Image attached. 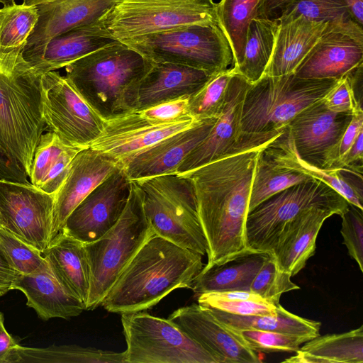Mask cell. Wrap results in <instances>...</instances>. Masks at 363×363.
<instances>
[{
    "label": "cell",
    "mask_w": 363,
    "mask_h": 363,
    "mask_svg": "<svg viewBox=\"0 0 363 363\" xmlns=\"http://www.w3.org/2000/svg\"><path fill=\"white\" fill-rule=\"evenodd\" d=\"M18 275L0 246V297L11 290V285Z\"/></svg>",
    "instance_id": "obj_51"
},
{
    "label": "cell",
    "mask_w": 363,
    "mask_h": 363,
    "mask_svg": "<svg viewBox=\"0 0 363 363\" xmlns=\"http://www.w3.org/2000/svg\"><path fill=\"white\" fill-rule=\"evenodd\" d=\"M119 166L111 157L90 147L76 154L65 182L55 194L51 241L62 231L77 205Z\"/></svg>",
    "instance_id": "obj_19"
},
{
    "label": "cell",
    "mask_w": 363,
    "mask_h": 363,
    "mask_svg": "<svg viewBox=\"0 0 363 363\" xmlns=\"http://www.w3.org/2000/svg\"><path fill=\"white\" fill-rule=\"evenodd\" d=\"M139 187L145 214L156 235L202 256L208 251L198 212L193 181L173 173L133 180Z\"/></svg>",
    "instance_id": "obj_6"
},
{
    "label": "cell",
    "mask_w": 363,
    "mask_h": 363,
    "mask_svg": "<svg viewBox=\"0 0 363 363\" xmlns=\"http://www.w3.org/2000/svg\"><path fill=\"white\" fill-rule=\"evenodd\" d=\"M340 233L343 243L350 256L356 261L363 272V210L349 203L347 209L340 216Z\"/></svg>",
    "instance_id": "obj_46"
},
{
    "label": "cell",
    "mask_w": 363,
    "mask_h": 363,
    "mask_svg": "<svg viewBox=\"0 0 363 363\" xmlns=\"http://www.w3.org/2000/svg\"><path fill=\"white\" fill-rule=\"evenodd\" d=\"M236 73L231 67L214 74L199 91L189 97V114L198 121L218 118L225 101L230 81Z\"/></svg>",
    "instance_id": "obj_40"
},
{
    "label": "cell",
    "mask_w": 363,
    "mask_h": 363,
    "mask_svg": "<svg viewBox=\"0 0 363 363\" xmlns=\"http://www.w3.org/2000/svg\"><path fill=\"white\" fill-rule=\"evenodd\" d=\"M43 119L65 145L84 149L102 133L105 121L58 72L41 75Z\"/></svg>",
    "instance_id": "obj_12"
},
{
    "label": "cell",
    "mask_w": 363,
    "mask_h": 363,
    "mask_svg": "<svg viewBox=\"0 0 363 363\" xmlns=\"http://www.w3.org/2000/svg\"><path fill=\"white\" fill-rule=\"evenodd\" d=\"M263 152L279 167L323 182L342 196L350 204L363 210L362 164L339 169H324L311 164L298 155L287 129L265 147Z\"/></svg>",
    "instance_id": "obj_23"
},
{
    "label": "cell",
    "mask_w": 363,
    "mask_h": 363,
    "mask_svg": "<svg viewBox=\"0 0 363 363\" xmlns=\"http://www.w3.org/2000/svg\"><path fill=\"white\" fill-rule=\"evenodd\" d=\"M54 200L30 183L0 179L3 228L42 252L51 242Z\"/></svg>",
    "instance_id": "obj_13"
},
{
    "label": "cell",
    "mask_w": 363,
    "mask_h": 363,
    "mask_svg": "<svg viewBox=\"0 0 363 363\" xmlns=\"http://www.w3.org/2000/svg\"><path fill=\"white\" fill-rule=\"evenodd\" d=\"M201 121L189 116L162 123L147 118L140 111H133L105 121L102 133L89 147L111 157L122 166L135 154Z\"/></svg>",
    "instance_id": "obj_16"
},
{
    "label": "cell",
    "mask_w": 363,
    "mask_h": 363,
    "mask_svg": "<svg viewBox=\"0 0 363 363\" xmlns=\"http://www.w3.org/2000/svg\"><path fill=\"white\" fill-rule=\"evenodd\" d=\"M363 161V130L360 131L352 145L338 162L335 169L342 167L362 164Z\"/></svg>",
    "instance_id": "obj_53"
},
{
    "label": "cell",
    "mask_w": 363,
    "mask_h": 363,
    "mask_svg": "<svg viewBox=\"0 0 363 363\" xmlns=\"http://www.w3.org/2000/svg\"><path fill=\"white\" fill-rule=\"evenodd\" d=\"M13 289L25 295L27 306L45 321L54 318L69 319L86 310L81 301L64 290L52 272L18 274L11 285Z\"/></svg>",
    "instance_id": "obj_29"
},
{
    "label": "cell",
    "mask_w": 363,
    "mask_h": 363,
    "mask_svg": "<svg viewBox=\"0 0 363 363\" xmlns=\"http://www.w3.org/2000/svg\"><path fill=\"white\" fill-rule=\"evenodd\" d=\"M188 102L189 97H182L157 104L140 112L152 121L172 122L190 116L188 112Z\"/></svg>",
    "instance_id": "obj_48"
},
{
    "label": "cell",
    "mask_w": 363,
    "mask_h": 363,
    "mask_svg": "<svg viewBox=\"0 0 363 363\" xmlns=\"http://www.w3.org/2000/svg\"><path fill=\"white\" fill-rule=\"evenodd\" d=\"M38 18L36 6L16 2L0 6V58L22 55Z\"/></svg>",
    "instance_id": "obj_36"
},
{
    "label": "cell",
    "mask_w": 363,
    "mask_h": 363,
    "mask_svg": "<svg viewBox=\"0 0 363 363\" xmlns=\"http://www.w3.org/2000/svg\"><path fill=\"white\" fill-rule=\"evenodd\" d=\"M118 41L99 19L51 39L42 51L26 62L38 74L65 67L72 62Z\"/></svg>",
    "instance_id": "obj_26"
},
{
    "label": "cell",
    "mask_w": 363,
    "mask_h": 363,
    "mask_svg": "<svg viewBox=\"0 0 363 363\" xmlns=\"http://www.w3.org/2000/svg\"><path fill=\"white\" fill-rule=\"evenodd\" d=\"M203 267L201 255L155 234L123 270L101 305L119 314L145 311L174 290L191 289Z\"/></svg>",
    "instance_id": "obj_2"
},
{
    "label": "cell",
    "mask_w": 363,
    "mask_h": 363,
    "mask_svg": "<svg viewBox=\"0 0 363 363\" xmlns=\"http://www.w3.org/2000/svg\"><path fill=\"white\" fill-rule=\"evenodd\" d=\"M126 363L125 352H116L76 345L16 347L12 363Z\"/></svg>",
    "instance_id": "obj_35"
},
{
    "label": "cell",
    "mask_w": 363,
    "mask_h": 363,
    "mask_svg": "<svg viewBox=\"0 0 363 363\" xmlns=\"http://www.w3.org/2000/svg\"><path fill=\"white\" fill-rule=\"evenodd\" d=\"M46 129L41 75L22 55L0 58V147L28 178L35 147Z\"/></svg>",
    "instance_id": "obj_5"
},
{
    "label": "cell",
    "mask_w": 363,
    "mask_h": 363,
    "mask_svg": "<svg viewBox=\"0 0 363 363\" xmlns=\"http://www.w3.org/2000/svg\"><path fill=\"white\" fill-rule=\"evenodd\" d=\"M119 41L153 63L182 65L211 74L233 66L230 44L218 25H189Z\"/></svg>",
    "instance_id": "obj_8"
},
{
    "label": "cell",
    "mask_w": 363,
    "mask_h": 363,
    "mask_svg": "<svg viewBox=\"0 0 363 363\" xmlns=\"http://www.w3.org/2000/svg\"><path fill=\"white\" fill-rule=\"evenodd\" d=\"M363 130V111L353 114L352 118L337 144L328 155L323 168L335 169V167L347 152L359 132Z\"/></svg>",
    "instance_id": "obj_47"
},
{
    "label": "cell",
    "mask_w": 363,
    "mask_h": 363,
    "mask_svg": "<svg viewBox=\"0 0 363 363\" xmlns=\"http://www.w3.org/2000/svg\"><path fill=\"white\" fill-rule=\"evenodd\" d=\"M250 83L235 74L231 78L225 101L211 132L179 166L177 173L184 174L227 154L238 143L240 135L242 108Z\"/></svg>",
    "instance_id": "obj_22"
},
{
    "label": "cell",
    "mask_w": 363,
    "mask_h": 363,
    "mask_svg": "<svg viewBox=\"0 0 363 363\" xmlns=\"http://www.w3.org/2000/svg\"><path fill=\"white\" fill-rule=\"evenodd\" d=\"M55 0H20V3L27 6H37L39 4L48 3Z\"/></svg>",
    "instance_id": "obj_55"
},
{
    "label": "cell",
    "mask_w": 363,
    "mask_h": 363,
    "mask_svg": "<svg viewBox=\"0 0 363 363\" xmlns=\"http://www.w3.org/2000/svg\"><path fill=\"white\" fill-rule=\"evenodd\" d=\"M279 23L277 18H255L249 25L241 63L236 72L253 84L264 74L272 57Z\"/></svg>",
    "instance_id": "obj_33"
},
{
    "label": "cell",
    "mask_w": 363,
    "mask_h": 363,
    "mask_svg": "<svg viewBox=\"0 0 363 363\" xmlns=\"http://www.w3.org/2000/svg\"><path fill=\"white\" fill-rule=\"evenodd\" d=\"M264 148L258 155L255 167L249 212L272 195L311 178L297 171L279 167L264 155Z\"/></svg>",
    "instance_id": "obj_38"
},
{
    "label": "cell",
    "mask_w": 363,
    "mask_h": 363,
    "mask_svg": "<svg viewBox=\"0 0 363 363\" xmlns=\"http://www.w3.org/2000/svg\"><path fill=\"white\" fill-rule=\"evenodd\" d=\"M0 246L18 274L51 272L41 252L0 228Z\"/></svg>",
    "instance_id": "obj_41"
},
{
    "label": "cell",
    "mask_w": 363,
    "mask_h": 363,
    "mask_svg": "<svg viewBox=\"0 0 363 363\" xmlns=\"http://www.w3.org/2000/svg\"><path fill=\"white\" fill-rule=\"evenodd\" d=\"M271 255L247 248L220 262L204 266L191 289L197 296L208 291L250 290L254 277Z\"/></svg>",
    "instance_id": "obj_30"
},
{
    "label": "cell",
    "mask_w": 363,
    "mask_h": 363,
    "mask_svg": "<svg viewBox=\"0 0 363 363\" xmlns=\"http://www.w3.org/2000/svg\"><path fill=\"white\" fill-rule=\"evenodd\" d=\"M0 228H3V223H2L1 218V215H0Z\"/></svg>",
    "instance_id": "obj_57"
},
{
    "label": "cell",
    "mask_w": 363,
    "mask_h": 363,
    "mask_svg": "<svg viewBox=\"0 0 363 363\" xmlns=\"http://www.w3.org/2000/svg\"><path fill=\"white\" fill-rule=\"evenodd\" d=\"M347 200L332 187L311 178L267 199L247 216V248L271 253L284 226L302 212L314 207L336 209L341 216L348 208Z\"/></svg>",
    "instance_id": "obj_9"
},
{
    "label": "cell",
    "mask_w": 363,
    "mask_h": 363,
    "mask_svg": "<svg viewBox=\"0 0 363 363\" xmlns=\"http://www.w3.org/2000/svg\"><path fill=\"white\" fill-rule=\"evenodd\" d=\"M299 16L311 21L327 23L345 21L351 18L342 0H294L277 19L282 21Z\"/></svg>",
    "instance_id": "obj_42"
},
{
    "label": "cell",
    "mask_w": 363,
    "mask_h": 363,
    "mask_svg": "<svg viewBox=\"0 0 363 363\" xmlns=\"http://www.w3.org/2000/svg\"><path fill=\"white\" fill-rule=\"evenodd\" d=\"M230 328L250 349L255 352H296L302 344L311 340L306 336L278 332Z\"/></svg>",
    "instance_id": "obj_44"
},
{
    "label": "cell",
    "mask_w": 363,
    "mask_h": 363,
    "mask_svg": "<svg viewBox=\"0 0 363 363\" xmlns=\"http://www.w3.org/2000/svg\"><path fill=\"white\" fill-rule=\"evenodd\" d=\"M121 315L126 363H218L169 318L143 311Z\"/></svg>",
    "instance_id": "obj_11"
},
{
    "label": "cell",
    "mask_w": 363,
    "mask_h": 363,
    "mask_svg": "<svg viewBox=\"0 0 363 363\" xmlns=\"http://www.w3.org/2000/svg\"><path fill=\"white\" fill-rule=\"evenodd\" d=\"M18 2L17 0H0V6L11 5Z\"/></svg>",
    "instance_id": "obj_56"
},
{
    "label": "cell",
    "mask_w": 363,
    "mask_h": 363,
    "mask_svg": "<svg viewBox=\"0 0 363 363\" xmlns=\"http://www.w3.org/2000/svg\"><path fill=\"white\" fill-rule=\"evenodd\" d=\"M352 116L328 110L320 99L298 113L286 129L300 157L323 168L328 155L340 140Z\"/></svg>",
    "instance_id": "obj_18"
},
{
    "label": "cell",
    "mask_w": 363,
    "mask_h": 363,
    "mask_svg": "<svg viewBox=\"0 0 363 363\" xmlns=\"http://www.w3.org/2000/svg\"><path fill=\"white\" fill-rule=\"evenodd\" d=\"M363 65V28L351 18L328 23L294 74L304 79H340Z\"/></svg>",
    "instance_id": "obj_15"
},
{
    "label": "cell",
    "mask_w": 363,
    "mask_h": 363,
    "mask_svg": "<svg viewBox=\"0 0 363 363\" xmlns=\"http://www.w3.org/2000/svg\"><path fill=\"white\" fill-rule=\"evenodd\" d=\"M346 5L350 18L359 25H363V0H342Z\"/></svg>",
    "instance_id": "obj_54"
},
{
    "label": "cell",
    "mask_w": 363,
    "mask_h": 363,
    "mask_svg": "<svg viewBox=\"0 0 363 363\" xmlns=\"http://www.w3.org/2000/svg\"><path fill=\"white\" fill-rule=\"evenodd\" d=\"M321 100L333 112L354 114L363 111L362 96L354 88L352 72L340 78Z\"/></svg>",
    "instance_id": "obj_45"
},
{
    "label": "cell",
    "mask_w": 363,
    "mask_h": 363,
    "mask_svg": "<svg viewBox=\"0 0 363 363\" xmlns=\"http://www.w3.org/2000/svg\"><path fill=\"white\" fill-rule=\"evenodd\" d=\"M291 277L289 273L278 267L272 254L254 277L250 291L277 306L280 303V297L284 293L299 289Z\"/></svg>",
    "instance_id": "obj_43"
},
{
    "label": "cell",
    "mask_w": 363,
    "mask_h": 363,
    "mask_svg": "<svg viewBox=\"0 0 363 363\" xmlns=\"http://www.w3.org/2000/svg\"><path fill=\"white\" fill-rule=\"evenodd\" d=\"M260 0H220L217 3L218 25L230 44L233 67L242 61L247 33L251 21L257 18Z\"/></svg>",
    "instance_id": "obj_37"
},
{
    "label": "cell",
    "mask_w": 363,
    "mask_h": 363,
    "mask_svg": "<svg viewBox=\"0 0 363 363\" xmlns=\"http://www.w3.org/2000/svg\"><path fill=\"white\" fill-rule=\"evenodd\" d=\"M216 119L201 121L135 154L122 164L128 177L133 181L177 173L185 157L208 136Z\"/></svg>",
    "instance_id": "obj_21"
},
{
    "label": "cell",
    "mask_w": 363,
    "mask_h": 363,
    "mask_svg": "<svg viewBox=\"0 0 363 363\" xmlns=\"http://www.w3.org/2000/svg\"><path fill=\"white\" fill-rule=\"evenodd\" d=\"M279 23L274 51L263 74L265 76L278 77L294 73L328 24L311 21L302 16Z\"/></svg>",
    "instance_id": "obj_28"
},
{
    "label": "cell",
    "mask_w": 363,
    "mask_h": 363,
    "mask_svg": "<svg viewBox=\"0 0 363 363\" xmlns=\"http://www.w3.org/2000/svg\"><path fill=\"white\" fill-rule=\"evenodd\" d=\"M220 322L234 329H255L306 336L313 339L320 335V323L295 315L281 304L274 315H238L208 308Z\"/></svg>",
    "instance_id": "obj_34"
},
{
    "label": "cell",
    "mask_w": 363,
    "mask_h": 363,
    "mask_svg": "<svg viewBox=\"0 0 363 363\" xmlns=\"http://www.w3.org/2000/svg\"><path fill=\"white\" fill-rule=\"evenodd\" d=\"M0 179L12 182L30 183L23 169L14 163L0 147Z\"/></svg>",
    "instance_id": "obj_49"
},
{
    "label": "cell",
    "mask_w": 363,
    "mask_h": 363,
    "mask_svg": "<svg viewBox=\"0 0 363 363\" xmlns=\"http://www.w3.org/2000/svg\"><path fill=\"white\" fill-rule=\"evenodd\" d=\"M339 79H304L294 73L263 75L250 84L244 99L240 135L236 145L269 143L284 133L290 121L322 99Z\"/></svg>",
    "instance_id": "obj_4"
},
{
    "label": "cell",
    "mask_w": 363,
    "mask_h": 363,
    "mask_svg": "<svg viewBox=\"0 0 363 363\" xmlns=\"http://www.w3.org/2000/svg\"><path fill=\"white\" fill-rule=\"evenodd\" d=\"M294 0H260L257 18H277Z\"/></svg>",
    "instance_id": "obj_52"
},
{
    "label": "cell",
    "mask_w": 363,
    "mask_h": 363,
    "mask_svg": "<svg viewBox=\"0 0 363 363\" xmlns=\"http://www.w3.org/2000/svg\"><path fill=\"white\" fill-rule=\"evenodd\" d=\"M41 253L64 290L86 308L91 269L84 244L61 232Z\"/></svg>",
    "instance_id": "obj_27"
},
{
    "label": "cell",
    "mask_w": 363,
    "mask_h": 363,
    "mask_svg": "<svg viewBox=\"0 0 363 363\" xmlns=\"http://www.w3.org/2000/svg\"><path fill=\"white\" fill-rule=\"evenodd\" d=\"M99 20L113 38L122 40L189 25H218L217 3L213 0H119Z\"/></svg>",
    "instance_id": "obj_10"
},
{
    "label": "cell",
    "mask_w": 363,
    "mask_h": 363,
    "mask_svg": "<svg viewBox=\"0 0 363 363\" xmlns=\"http://www.w3.org/2000/svg\"><path fill=\"white\" fill-rule=\"evenodd\" d=\"M169 319L213 355L218 363L262 362L230 328L199 303L177 309Z\"/></svg>",
    "instance_id": "obj_17"
},
{
    "label": "cell",
    "mask_w": 363,
    "mask_h": 363,
    "mask_svg": "<svg viewBox=\"0 0 363 363\" xmlns=\"http://www.w3.org/2000/svg\"><path fill=\"white\" fill-rule=\"evenodd\" d=\"M18 345L19 340L6 330L4 314L0 311V363H11L13 353Z\"/></svg>",
    "instance_id": "obj_50"
},
{
    "label": "cell",
    "mask_w": 363,
    "mask_h": 363,
    "mask_svg": "<svg viewBox=\"0 0 363 363\" xmlns=\"http://www.w3.org/2000/svg\"><path fill=\"white\" fill-rule=\"evenodd\" d=\"M132 180L119 166L72 211L63 230L84 244L92 242L112 228L128 201Z\"/></svg>",
    "instance_id": "obj_14"
},
{
    "label": "cell",
    "mask_w": 363,
    "mask_h": 363,
    "mask_svg": "<svg viewBox=\"0 0 363 363\" xmlns=\"http://www.w3.org/2000/svg\"><path fill=\"white\" fill-rule=\"evenodd\" d=\"M213 74L182 65L152 62L139 84L134 111H141L164 102L190 97Z\"/></svg>",
    "instance_id": "obj_25"
},
{
    "label": "cell",
    "mask_w": 363,
    "mask_h": 363,
    "mask_svg": "<svg viewBox=\"0 0 363 363\" xmlns=\"http://www.w3.org/2000/svg\"><path fill=\"white\" fill-rule=\"evenodd\" d=\"M289 363H363V326L337 334L318 335L303 343Z\"/></svg>",
    "instance_id": "obj_32"
},
{
    "label": "cell",
    "mask_w": 363,
    "mask_h": 363,
    "mask_svg": "<svg viewBox=\"0 0 363 363\" xmlns=\"http://www.w3.org/2000/svg\"><path fill=\"white\" fill-rule=\"evenodd\" d=\"M152 62L121 41L67 65L65 77L104 120L135 109L139 84Z\"/></svg>",
    "instance_id": "obj_3"
},
{
    "label": "cell",
    "mask_w": 363,
    "mask_h": 363,
    "mask_svg": "<svg viewBox=\"0 0 363 363\" xmlns=\"http://www.w3.org/2000/svg\"><path fill=\"white\" fill-rule=\"evenodd\" d=\"M333 215L340 216V213L332 208L314 207L287 223L271 251L278 267L291 277L303 269L315 252L316 239L323 223Z\"/></svg>",
    "instance_id": "obj_24"
},
{
    "label": "cell",
    "mask_w": 363,
    "mask_h": 363,
    "mask_svg": "<svg viewBox=\"0 0 363 363\" xmlns=\"http://www.w3.org/2000/svg\"><path fill=\"white\" fill-rule=\"evenodd\" d=\"M155 234L144 210L140 190L132 181L125 208L116 225L98 240L84 244L91 269L86 310L100 306L121 273Z\"/></svg>",
    "instance_id": "obj_7"
},
{
    "label": "cell",
    "mask_w": 363,
    "mask_h": 363,
    "mask_svg": "<svg viewBox=\"0 0 363 363\" xmlns=\"http://www.w3.org/2000/svg\"><path fill=\"white\" fill-rule=\"evenodd\" d=\"M272 143V142H271ZM271 143L235 148L184 173L194 182L210 266L247 249L245 223L257 159Z\"/></svg>",
    "instance_id": "obj_1"
},
{
    "label": "cell",
    "mask_w": 363,
    "mask_h": 363,
    "mask_svg": "<svg viewBox=\"0 0 363 363\" xmlns=\"http://www.w3.org/2000/svg\"><path fill=\"white\" fill-rule=\"evenodd\" d=\"M81 150L65 145L51 130L43 133L34 152L30 184L48 194H55L67 176L72 160Z\"/></svg>",
    "instance_id": "obj_31"
},
{
    "label": "cell",
    "mask_w": 363,
    "mask_h": 363,
    "mask_svg": "<svg viewBox=\"0 0 363 363\" xmlns=\"http://www.w3.org/2000/svg\"><path fill=\"white\" fill-rule=\"evenodd\" d=\"M119 0H55L37 5L38 21L22 51L26 62L53 38L99 19Z\"/></svg>",
    "instance_id": "obj_20"
},
{
    "label": "cell",
    "mask_w": 363,
    "mask_h": 363,
    "mask_svg": "<svg viewBox=\"0 0 363 363\" xmlns=\"http://www.w3.org/2000/svg\"><path fill=\"white\" fill-rule=\"evenodd\" d=\"M198 303L205 308L238 315H274L277 306L250 290L205 292L198 296Z\"/></svg>",
    "instance_id": "obj_39"
}]
</instances>
